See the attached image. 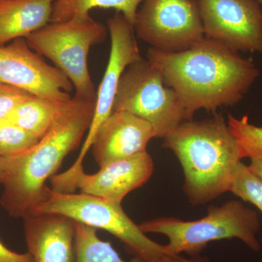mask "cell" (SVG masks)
I'll return each instance as SVG.
<instances>
[{"label":"cell","mask_w":262,"mask_h":262,"mask_svg":"<svg viewBox=\"0 0 262 262\" xmlns=\"http://www.w3.org/2000/svg\"><path fill=\"white\" fill-rule=\"evenodd\" d=\"M139 227L145 234L166 236L165 248L171 255L199 256L209 243L225 239H239L255 252L261 249L256 237L260 229L257 213L237 200L220 207L210 206L208 214L201 220L161 217L146 221Z\"/></svg>","instance_id":"277c9868"},{"label":"cell","mask_w":262,"mask_h":262,"mask_svg":"<svg viewBox=\"0 0 262 262\" xmlns=\"http://www.w3.org/2000/svg\"><path fill=\"white\" fill-rule=\"evenodd\" d=\"M148 262H209V261L208 258L201 257V255L186 258L181 255L167 254Z\"/></svg>","instance_id":"d4e9b609"},{"label":"cell","mask_w":262,"mask_h":262,"mask_svg":"<svg viewBox=\"0 0 262 262\" xmlns=\"http://www.w3.org/2000/svg\"><path fill=\"white\" fill-rule=\"evenodd\" d=\"M126 112L151 124L155 138H164L187 120L178 94L164 82L161 73L143 58L122 74L113 112Z\"/></svg>","instance_id":"52a82bcc"},{"label":"cell","mask_w":262,"mask_h":262,"mask_svg":"<svg viewBox=\"0 0 262 262\" xmlns=\"http://www.w3.org/2000/svg\"><path fill=\"white\" fill-rule=\"evenodd\" d=\"M163 139V147L171 150L182 165L184 192L191 204H206L229 192L246 155L223 115L186 120Z\"/></svg>","instance_id":"3957f363"},{"label":"cell","mask_w":262,"mask_h":262,"mask_svg":"<svg viewBox=\"0 0 262 262\" xmlns=\"http://www.w3.org/2000/svg\"><path fill=\"white\" fill-rule=\"evenodd\" d=\"M0 176H1V165H0Z\"/></svg>","instance_id":"4316f807"},{"label":"cell","mask_w":262,"mask_h":262,"mask_svg":"<svg viewBox=\"0 0 262 262\" xmlns=\"http://www.w3.org/2000/svg\"><path fill=\"white\" fill-rule=\"evenodd\" d=\"M0 82L58 102L72 98L71 81L33 51L25 38L0 46Z\"/></svg>","instance_id":"8fae6325"},{"label":"cell","mask_w":262,"mask_h":262,"mask_svg":"<svg viewBox=\"0 0 262 262\" xmlns=\"http://www.w3.org/2000/svg\"><path fill=\"white\" fill-rule=\"evenodd\" d=\"M146 56L165 84L178 94L187 120L201 110L215 112L237 104L260 75L252 59L206 37L179 53L150 48Z\"/></svg>","instance_id":"6da1fadb"},{"label":"cell","mask_w":262,"mask_h":262,"mask_svg":"<svg viewBox=\"0 0 262 262\" xmlns=\"http://www.w3.org/2000/svg\"><path fill=\"white\" fill-rule=\"evenodd\" d=\"M260 5H262V0H257Z\"/></svg>","instance_id":"484cf974"},{"label":"cell","mask_w":262,"mask_h":262,"mask_svg":"<svg viewBox=\"0 0 262 262\" xmlns=\"http://www.w3.org/2000/svg\"><path fill=\"white\" fill-rule=\"evenodd\" d=\"M153 170L152 158L146 151L106 164L96 173L82 172L76 181V189L121 205L127 194L147 182Z\"/></svg>","instance_id":"7c38bea8"},{"label":"cell","mask_w":262,"mask_h":262,"mask_svg":"<svg viewBox=\"0 0 262 262\" xmlns=\"http://www.w3.org/2000/svg\"><path fill=\"white\" fill-rule=\"evenodd\" d=\"M96 103L72 98L49 132L32 149L0 158V206L10 216L25 218L41 201L46 182L56 175L66 157L80 146L89 131Z\"/></svg>","instance_id":"7a4b0ae2"},{"label":"cell","mask_w":262,"mask_h":262,"mask_svg":"<svg viewBox=\"0 0 262 262\" xmlns=\"http://www.w3.org/2000/svg\"><path fill=\"white\" fill-rule=\"evenodd\" d=\"M68 102H58L32 96L20 103L6 120L28 131L40 140L51 130Z\"/></svg>","instance_id":"2e32d148"},{"label":"cell","mask_w":262,"mask_h":262,"mask_svg":"<svg viewBox=\"0 0 262 262\" xmlns=\"http://www.w3.org/2000/svg\"><path fill=\"white\" fill-rule=\"evenodd\" d=\"M227 125L234 137L244 145L262 151V127L250 123L247 116L228 117Z\"/></svg>","instance_id":"44dd1931"},{"label":"cell","mask_w":262,"mask_h":262,"mask_svg":"<svg viewBox=\"0 0 262 262\" xmlns=\"http://www.w3.org/2000/svg\"><path fill=\"white\" fill-rule=\"evenodd\" d=\"M57 213L96 229H103L120 239L128 252L143 262L169 254L165 245L155 242L125 213L121 205L84 193H61L46 187L42 200L30 215Z\"/></svg>","instance_id":"8992f818"},{"label":"cell","mask_w":262,"mask_h":262,"mask_svg":"<svg viewBox=\"0 0 262 262\" xmlns=\"http://www.w3.org/2000/svg\"><path fill=\"white\" fill-rule=\"evenodd\" d=\"M241 144L244 147L246 158L250 159L248 168L255 175L262 179V151Z\"/></svg>","instance_id":"603a6c76"},{"label":"cell","mask_w":262,"mask_h":262,"mask_svg":"<svg viewBox=\"0 0 262 262\" xmlns=\"http://www.w3.org/2000/svg\"><path fill=\"white\" fill-rule=\"evenodd\" d=\"M0 262H32V260L28 252H15L0 241Z\"/></svg>","instance_id":"cb8c5ba5"},{"label":"cell","mask_w":262,"mask_h":262,"mask_svg":"<svg viewBox=\"0 0 262 262\" xmlns=\"http://www.w3.org/2000/svg\"><path fill=\"white\" fill-rule=\"evenodd\" d=\"M106 37V27L88 13L65 21L50 22L25 39L33 51L51 60L71 81L75 89V97L96 101L89 54L91 47L101 44Z\"/></svg>","instance_id":"5b68a950"},{"label":"cell","mask_w":262,"mask_h":262,"mask_svg":"<svg viewBox=\"0 0 262 262\" xmlns=\"http://www.w3.org/2000/svg\"><path fill=\"white\" fill-rule=\"evenodd\" d=\"M229 192L244 202L251 203L262 213V179L243 162L237 166Z\"/></svg>","instance_id":"ffe728a7"},{"label":"cell","mask_w":262,"mask_h":262,"mask_svg":"<svg viewBox=\"0 0 262 262\" xmlns=\"http://www.w3.org/2000/svg\"><path fill=\"white\" fill-rule=\"evenodd\" d=\"M134 27L136 37L163 53L186 51L205 37L195 0H144Z\"/></svg>","instance_id":"ba28073f"},{"label":"cell","mask_w":262,"mask_h":262,"mask_svg":"<svg viewBox=\"0 0 262 262\" xmlns=\"http://www.w3.org/2000/svg\"><path fill=\"white\" fill-rule=\"evenodd\" d=\"M39 139L9 120L0 122V158H10L32 149Z\"/></svg>","instance_id":"d6986e66"},{"label":"cell","mask_w":262,"mask_h":262,"mask_svg":"<svg viewBox=\"0 0 262 262\" xmlns=\"http://www.w3.org/2000/svg\"><path fill=\"white\" fill-rule=\"evenodd\" d=\"M56 0H0V46L25 38L51 21Z\"/></svg>","instance_id":"9a60e30c"},{"label":"cell","mask_w":262,"mask_h":262,"mask_svg":"<svg viewBox=\"0 0 262 262\" xmlns=\"http://www.w3.org/2000/svg\"><path fill=\"white\" fill-rule=\"evenodd\" d=\"M75 222L76 262H143L135 258L125 261L110 243L97 235V229Z\"/></svg>","instance_id":"ac0fdd59"},{"label":"cell","mask_w":262,"mask_h":262,"mask_svg":"<svg viewBox=\"0 0 262 262\" xmlns=\"http://www.w3.org/2000/svg\"><path fill=\"white\" fill-rule=\"evenodd\" d=\"M34 95L0 82V122L6 120L20 103Z\"/></svg>","instance_id":"7402d4cb"},{"label":"cell","mask_w":262,"mask_h":262,"mask_svg":"<svg viewBox=\"0 0 262 262\" xmlns=\"http://www.w3.org/2000/svg\"><path fill=\"white\" fill-rule=\"evenodd\" d=\"M144 0H56L51 21L61 22L79 15L88 14L93 8H113L134 25L139 7Z\"/></svg>","instance_id":"e0dca14e"},{"label":"cell","mask_w":262,"mask_h":262,"mask_svg":"<svg viewBox=\"0 0 262 262\" xmlns=\"http://www.w3.org/2000/svg\"><path fill=\"white\" fill-rule=\"evenodd\" d=\"M111 37V50L107 67L98 88L94 118L88 131L87 137L73 165L59 174L66 184H75L84 171L83 160L91 149L96 133L103 122L113 113V103L119 83L127 67L141 59L140 50L136 39L134 25L120 12L108 19Z\"/></svg>","instance_id":"9c48e42d"},{"label":"cell","mask_w":262,"mask_h":262,"mask_svg":"<svg viewBox=\"0 0 262 262\" xmlns=\"http://www.w3.org/2000/svg\"><path fill=\"white\" fill-rule=\"evenodd\" d=\"M206 37L236 53L262 54V11L257 0H195Z\"/></svg>","instance_id":"30bf717a"},{"label":"cell","mask_w":262,"mask_h":262,"mask_svg":"<svg viewBox=\"0 0 262 262\" xmlns=\"http://www.w3.org/2000/svg\"><path fill=\"white\" fill-rule=\"evenodd\" d=\"M153 138L154 128L149 122L126 112H113L98 129L91 149L102 167L146 151Z\"/></svg>","instance_id":"4fadbf2b"},{"label":"cell","mask_w":262,"mask_h":262,"mask_svg":"<svg viewBox=\"0 0 262 262\" xmlns=\"http://www.w3.org/2000/svg\"><path fill=\"white\" fill-rule=\"evenodd\" d=\"M23 220L32 262H76L75 221L57 213L30 215Z\"/></svg>","instance_id":"5bb4252c"}]
</instances>
